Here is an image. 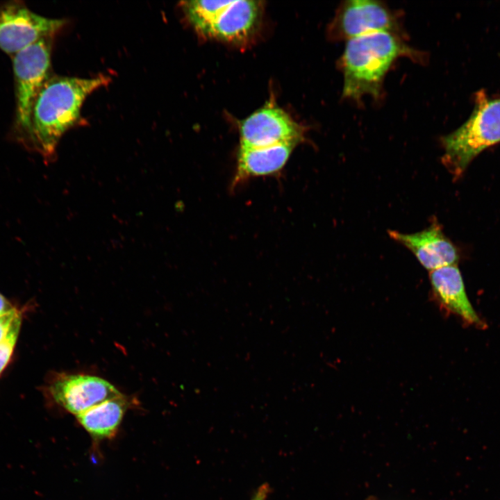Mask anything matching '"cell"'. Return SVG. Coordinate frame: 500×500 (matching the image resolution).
I'll use <instances>...</instances> for the list:
<instances>
[{"instance_id":"3","label":"cell","mask_w":500,"mask_h":500,"mask_svg":"<svg viewBox=\"0 0 500 500\" xmlns=\"http://www.w3.org/2000/svg\"><path fill=\"white\" fill-rule=\"evenodd\" d=\"M256 1H189L182 8L189 22L201 35L221 41L248 39L261 15Z\"/></svg>"},{"instance_id":"15","label":"cell","mask_w":500,"mask_h":500,"mask_svg":"<svg viewBox=\"0 0 500 500\" xmlns=\"http://www.w3.org/2000/svg\"><path fill=\"white\" fill-rule=\"evenodd\" d=\"M21 326H17L8 338L0 344V375L10 361L16 346Z\"/></svg>"},{"instance_id":"17","label":"cell","mask_w":500,"mask_h":500,"mask_svg":"<svg viewBox=\"0 0 500 500\" xmlns=\"http://www.w3.org/2000/svg\"><path fill=\"white\" fill-rule=\"evenodd\" d=\"M15 307L0 293V315L13 310Z\"/></svg>"},{"instance_id":"6","label":"cell","mask_w":500,"mask_h":500,"mask_svg":"<svg viewBox=\"0 0 500 500\" xmlns=\"http://www.w3.org/2000/svg\"><path fill=\"white\" fill-rule=\"evenodd\" d=\"M380 31L402 33L400 12L380 1H344L328 26V38L333 41Z\"/></svg>"},{"instance_id":"18","label":"cell","mask_w":500,"mask_h":500,"mask_svg":"<svg viewBox=\"0 0 500 500\" xmlns=\"http://www.w3.org/2000/svg\"><path fill=\"white\" fill-rule=\"evenodd\" d=\"M369 500H374V499H369Z\"/></svg>"},{"instance_id":"16","label":"cell","mask_w":500,"mask_h":500,"mask_svg":"<svg viewBox=\"0 0 500 500\" xmlns=\"http://www.w3.org/2000/svg\"><path fill=\"white\" fill-rule=\"evenodd\" d=\"M270 488L269 485L264 483L256 490L251 500H266Z\"/></svg>"},{"instance_id":"8","label":"cell","mask_w":500,"mask_h":500,"mask_svg":"<svg viewBox=\"0 0 500 500\" xmlns=\"http://www.w3.org/2000/svg\"><path fill=\"white\" fill-rule=\"evenodd\" d=\"M48 390L58 405L76 416L123 394L106 380L82 374H58L51 380Z\"/></svg>"},{"instance_id":"1","label":"cell","mask_w":500,"mask_h":500,"mask_svg":"<svg viewBox=\"0 0 500 500\" xmlns=\"http://www.w3.org/2000/svg\"><path fill=\"white\" fill-rule=\"evenodd\" d=\"M401 57L426 60L424 52L408 45L399 33L375 32L346 41L338 62L343 76L342 97L355 102L367 96L378 100L386 74Z\"/></svg>"},{"instance_id":"9","label":"cell","mask_w":500,"mask_h":500,"mask_svg":"<svg viewBox=\"0 0 500 500\" xmlns=\"http://www.w3.org/2000/svg\"><path fill=\"white\" fill-rule=\"evenodd\" d=\"M304 131L283 110L268 104L241 123L240 147H260L283 142L299 144L303 139Z\"/></svg>"},{"instance_id":"7","label":"cell","mask_w":500,"mask_h":500,"mask_svg":"<svg viewBox=\"0 0 500 500\" xmlns=\"http://www.w3.org/2000/svg\"><path fill=\"white\" fill-rule=\"evenodd\" d=\"M65 21L38 15L21 3L0 7V49L14 56L41 39L53 37Z\"/></svg>"},{"instance_id":"13","label":"cell","mask_w":500,"mask_h":500,"mask_svg":"<svg viewBox=\"0 0 500 500\" xmlns=\"http://www.w3.org/2000/svg\"><path fill=\"white\" fill-rule=\"evenodd\" d=\"M130 405L128 397L122 394L93 406L76 418L94 439L110 438L115 435Z\"/></svg>"},{"instance_id":"11","label":"cell","mask_w":500,"mask_h":500,"mask_svg":"<svg viewBox=\"0 0 500 500\" xmlns=\"http://www.w3.org/2000/svg\"><path fill=\"white\" fill-rule=\"evenodd\" d=\"M429 280L433 298L441 308L467 324L483 326L469 301L462 275L456 265L430 272Z\"/></svg>"},{"instance_id":"14","label":"cell","mask_w":500,"mask_h":500,"mask_svg":"<svg viewBox=\"0 0 500 500\" xmlns=\"http://www.w3.org/2000/svg\"><path fill=\"white\" fill-rule=\"evenodd\" d=\"M22 313L17 308L0 315V344L8 338L17 326L22 325Z\"/></svg>"},{"instance_id":"2","label":"cell","mask_w":500,"mask_h":500,"mask_svg":"<svg viewBox=\"0 0 500 500\" xmlns=\"http://www.w3.org/2000/svg\"><path fill=\"white\" fill-rule=\"evenodd\" d=\"M110 81V77L102 74L91 78H48L34 101L24 144L51 160L63 134L79 119L87 97Z\"/></svg>"},{"instance_id":"12","label":"cell","mask_w":500,"mask_h":500,"mask_svg":"<svg viewBox=\"0 0 500 500\" xmlns=\"http://www.w3.org/2000/svg\"><path fill=\"white\" fill-rule=\"evenodd\" d=\"M297 144L283 142L260 147H240L234 183L279 172Z\"/></svg>"},{"instance_id":"4","label":"cell","mask_w":500,"mask_h":500,"mask_svg":"<svg viewBox=\"0 0 500 500\" xmlns=\"http://www.w3.org/2000/svg\"><path fill=\"white\" fill-rule=\"evenodd\" d=\"M500 142V98L483 100L459 128L442 138V162L456 177L482 151Z\"/></svg>"},{"instance_id":"10","label":"cell","mask_w":500,"mask_h":500,"mask_svg":"<svg viewBox=\"0 0 500 500\" xmlns=\"http://www.w3.org/2000/svg\"><path fill=\"white\" fill-rule=\"evenodd\" d=\"M388 235L410 250L421 265L429 272L456 265L458 260L456 247L444 235L440 224L435 219L420 231L403 233L389 230Z\"/></svg>"},{"instance_id":"5","label":"cell","mask_w":500,"mask_h":500,"mask_svg":"<svg viewBox=\"0 0 500 500\" xmlns=\"http://www.w3.org/2000/svg\"><path fill=\"white\" fill-rule=\"evenodd\" d=\"M52 38L40 40L12 56L15 84L16 126L24 144L30 131L34 101L49 78Z\"/></svg>"}]
</instances>
